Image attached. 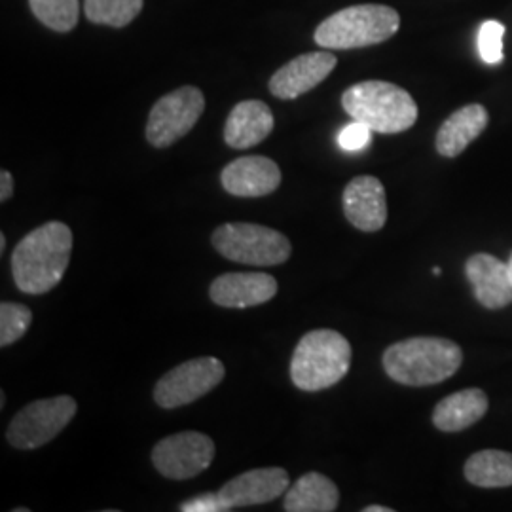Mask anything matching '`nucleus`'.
Masks as SVG:
<instances>
[{"instance_id": "1", "label": "nucleus", "mask_w": 512, "mask_h": 512, "mask_svg": "<svg viewBox=\"0 0 512 512\" xmlns=\"http://www.w3.org/2000/svg\"><path fill=\"white\" fill-rule=\"evenodd\" d=\"M73 232L63 222H46L21 239L12 253V275L21 293L46 294L69 268Z\"/></svg>"}, {"instance_id": "2", "label": "nucleus", "mask_w": 512, "mask_h": 512, "mask_svg": "<svg viewBox=\"0 0 512 512\" xmlns=\"http://www.w3.org/2000/svg\"><path fill=\"white\" fill-rule=\"evenodd\" d=\"M463 363V351L446 338L418 336L385 349V374L410 387L435 385L452 378Z\"/></svg>"}, {"instance_id": "3", "label": "nucleus", "mask_w": 512, "mask_h": 512, "mask_svg": "<svg viewBox=\"0 0 512 512\" xmlns=\"http://www.w3.org/2000/svg\"><path fill=\"white\" fill-rule=\"evenodd\" d=\"M342 107L349 116L376 133H403L418 120V105L412 95L382 80H366L348 88Z\"/></svg>"}, {"instance_id": "4", "label": "nucleus", "mask_w": 512, "mask_h": 512, "mask_svg": "<svg viewBox=\"0 0 512 512\" xmlns=\"http://www.w3.org/2000/svg\"><path fill=\"white\" fill-rule=\"evenodd\" d=\"M351 365V346L336 330H311L302 336L291 361L293 384L308 391H323L342 382Z\"/></svg>"}, {"instance_id": "5", "label": "nucleus", "mask_w": 512, "mask_h": 512, "mask_svg": "<svg viewBox=\"0 0 512 512\" xmlns=\"http://www.w3.org/2000/svg\"><path fill=\"white\" fill-rule=\"evenodd\" d=\"M399 27L401 16L391 6L357 4L325 19L313 38L327 50H353L382 44L393 37Z\"/></svg>"}, {"instance_id": "6", "label": "nucleus", "mask_w": 512, "mask_h": 512, "mask_svg": "<svg viewBox=\"0 0 512 512\" xmlns=\"http://www.w3.org/2000/svg\"><path fill=\"white\" fill-rule=\"evenodd\" d=\"M211 243L219 255L249 266H277L293 253L291 241L281 232L249 222L222 224L213 232Z\"/></svg>"}, {"instance_id": "7", "label": "nucleus", "mask_w": 512, "mask_h": 512, "mask_svg": "<svg viewBox=\"0 0 512 512\" xmlns=\"http://www.w3.org/2000/svg\"><path fill=\"white\" fill-rule=\"evenodd\" d=\"M76 408V401L69 395L27 404L10 421L6 440L18 450H37L54 440L73 421Z\"/></svg>"}, {"instance_id": "8", "label": "nucleus", "mask_w": 512, "mask_h": 512, "mask_svg": "<svg viewBox=\"0 0 512 512\" xmlns=\"http://www.w3.org/2000/svg\"><path fill=\"white\" fill-rule=\"evenodd\" d=\"M226 368L217 357H198L169 370L154 387V401L165 410L196 403L224 380Z\"/></svg>"}, {"instance_id": "9", "label": "nucleus", "mask_w": 512, "mask_h": 512, "mask_svg": "<svg viewBox=\"0 0 512 512\" xmlns=\"http://www.w3.org/2000/svg\"><path fill=\"white\" fill-rule=\"evenodd\" d=\"M203 110L205 97L194 86L167 93L148 114V143L156 148L171 147L196 126Z\"/></svg>"}, {"instance_id": "10", "label": "nucleus", "mask_w": 512, "mask_h": 512, "mask_svg": "<svg viewBox=\"0 0 512 512\" xmlns=\"http://www.w3.org/2000/svg\"><path fill=\"white\" fill-rule=\"evenodd\" d=\"M215 458V442L198 431H183L160 440L152 450L154 469L171 480L202 475Z\"/></svg>"}, {"instance_id": "11", "label": "nucleus", "mask_w": 512, "mask_h": 512, "mask_svg": "<svg viewBox=\"0 0 512 512\" xmlns=\"http://www.w3.org/2000/svg\"><path fill=\"white\" fill-rule=\"evenodd\" d=\"M289 473L281 467L253 469L232 478L219 490L220 499L228 511L238 507L262 505L277 499L289 490Z\"/></svg>"}, {"instance_id": "12", "label": "nucleus", "mask_w": 512, "mask_h": 512, "mask_svg": "<svg viewBox=\"0 0 512 512\" xmlns=\"http://www.w3.org/2000/svg\"><path fill=\"white\" fill-rule=\"evenodd\" d=\"M281 169L266 156H243L220 173L222 188L236 198H264L281 186Z\"/></svg>"}, {"instance_id": "13", "label": "nucleus", "mask_w": 512, "mask_h": 512, "mask_svg": "<svg viewBox=\"0 0 512 512\" xmlns=\"http://www.w3.org/2000/svg\"><path fill=\"white\" fill-rule=\"evenodd\" d=\"M336 63V55L330 52L298 55L272 76L270 92L277 99H296L327 80Z\"/></svg>"}, {"instance_id": "14", "label": "nucleus", "mask_w": 512, "mask_h": 512, "mask_svg": "<svg viewBox=\"0 0 512 512\" xmlns=\"http://www.w3.org/2000/svg\"><path fill=\"white\" fill-rule=\"evenodd\" d=\"M277 294V281L274 275L260 272H234L219 275L211 287L209 296L220 308L245 310L270 302Z\"/></svg>"}, {"instance_id": "15", "label": "nucleus", "mask_w": 512, "mask_h": 512, "mask_svg": "<svg viewBox=\"0 0 512 512\" xmlns=\"http://www.w3.org/2000/svg\"><path fill=\"white\" fill-rule=\"evenodd\" d=\"M342 205L346 219L361 232H378L387 220V200L380 179L361 175L346 186Z\"/></svg>"}, {"instance_id": "16", "label": "nucleus", "mask_w": 512, "mask_h": 512, "mask_svg": "<svg viewBox=\"0 0 512 512\" xmlns=\"http://www.w3.org/2000/svg\"><path fill=\"white\" fill-rule=\"evenodd\" d=\"M465 274L473 285L476 300L484 308L501 310L511 304L512 275L507 262L488 253H478L467 260Z\"/></svg>"}, {"instance_id": "17", "label": "nucleus", "mask_w": 512, "mask_h": 512, "mask_svg": "<svg viewBox=\"0 0 512 512\" xmlns=\"http://www.w3.org/2000/svg\"><path fill=\"white\" fill-rule=\"evenodd\" d=\"M274 131V114L262 101H241L238 103L224 126V141L236 150L260 145Z\"/></svg>"}, {"instance_id": "18", "label": "nucleus", "mask_w": 512, "mask_h": 512, "mask_svg": "<svg viewBox=\"0 0 512 512\" xmlns=\"http://www.w3.org/2000/svg\"><path fill=\"white\" fill-rule=\"evenodd\" d=\"M488 395L478 389H463L442 399L433 412V423L444 433H458L476 421L482 420L488 412Z\"/></svg>"}, {"instance_id": "19", "label": "nucleus", "mask_w": 512, "mask_h": 512, "mask_svg": "<svg viewBox=\"0 0 512 512\" xmlns=\"http://www.w3.org/2000/svg\"><path fill=\"white\" fill-rule=\"evenodd\" d=\"M490 122L482 105H467L456 110L437 133V150L444 158H456L469 147Z\"/></svg>"}, {"instance_id": "20", "label": "nucleus", "mask_w": 512, "mask_h": 512, "mask_svg": "<svg viewBox=\"0 0 512 512\" xmlns=\"http://www.w3.org/2000/svg\"><path fill=\"white\" fill-rule=\"evenodd\" d=\"M340 503L338 486L321 473L300 476L285 494L287 512H332Z\"/></svg>"}, {"instance_id": "21", "label": "nucleus", "mask_w": 512, "mask_h": 512, "mask_svg": "<svg viewBox=\"0 0 512 512\" xmlns=\"http://www.w3.org/2000/svg\"><path fill=\"white\" fill-rule=\"evenodd\" d=\"M465 478L478 488L512 486V454L503 450L476 452L465 463Z\"/></svg>"}, {"instance_id": "22", "label": "nucleus", "mask_w": 512, "mask_h": 512, "mask_svg": "<svg viewBox=\"0 0 512 512\" xmlns=\"http://www.w3.org/2000/svg\"><path fill=\"white\" fill-rule=\"evenodd\" d=\"M143 4L145 0H86L84 12L92 23L122 29L141 14Z\"/></svg>"}, {"instance_id": "23", "label": "nucleus", "mask_w": 512, "mask_h": 512, "mask_svg": "<svg viewBox=\"0 0 512 512\" xmlns=\"http://www.w3.org/2000/svg\"><path fill=\"white\" fill-rule=\"evenodd\" d=\"M35 18L57 33L73 31L80 18V0H29Z\"/></svg>"}, {"instance_id": "24", "label": "nucleus", "mask_w": 512, "mask_h": 512, "mask_svg": "<svg viewBox=\"0 0 512 512\" xmlns=\"http://www.w3.org/2000/svg\"><path fill=\"white\" fill-rule=\"evenodd\" d=\"M33 323V311L23 304L2 302L0 304V346L8 348L29 330Z\"/></svg>"}, {"instance_id": "25", "label": "nucleus", "mask_w": 512, "mask_h": 512, "mask_svg": "<svg viewBox=\"0 0 512 512\" xmlns=\"http://www.w3.org/2000/svg\"><path fill=\"white\" fill-rule=\"evenodd\" d=\"M505 25L488 19L480 25L478 31V54L482 57L484 63L488 65H499L505 59Z\"/></svg>"}, {"instance_id": "26", "label": "nucleus", "mask_w": 512, "mask_h": 512, "mask_svg": "<svg viewBox=\"0 0 512 512\" xmlns=\"http://www.w3.org/2000/svg\"><path fill=\"white\" fill-rule=\"evenodd\" d=\"M370 139H372V129L353 120L349 126L340 131L338 145L346 152H361L370 145Z\"/></svg>"}, {"instance_id": "27", "label": "nucleus", "mask_w": 512, "mask_h": 512, "mask_svg": "<svg viewBox=\"0 0 512 512\" xmlns=\"http://www.w3.org/2000/svg\"><path fill=\"white\" fill-rule=\"evenodd\" d=\"M183 512H226V505L222 503L219 492H211V494H200L188 501H184L179 507Z\"/></svg>"}, {"instance_id": "28", "label": "nucleus", "mask_w": 512, "mask_h": 512, "mask_svg": "<svg viewBox=\"0 0 512 512\" xmlns=\"http://www.w3.org/2000/svg\"><path fill=\"white\" fill-rule=\"evenodd\" d=\"M14 196V177L10 171H0V202H8Z\"/></svg>"}, {"instance_id": "29", "label": "nucleus", "mask_w": 512, "mask_h": 512, "mask_svg": "<svg viewBox=\"0 0 512 512\" xmlns=\"http://www.w3.org/2000/svg\"><path fill=\"white\" fill-rule=\"evenodd\" d=\"M363 512H393V509H389V507H380V505H370V507H365Z\"/></svg>"}, {"instance_id": "30", "label": "nucleus", "mask_w": 512, "mask_h": 512, "mask_svg": "<svg viewBox=\"0 0 512 512\" xmlns=\"http://www.w3.org/2000/svg\"><path fill=\"white\" fill-rule=\"evenodd\" d=\"M4 249H6V236L0 234V253H4Z\"/></svg>"}, {"instance_id": "31", "label": "nucleus", "mask_w": 512, "mask_h": 512, "mask_svg": "<svg viewBox=\"0 0 512 512\" xmlns=\"http://www.w3.org/2000/svg\"><path fill=\"white\" fill-rule=\"evenodd\" d=\"M14 512H29V509H25V507H19V509H14Z\"/></svg>"}, {"instance_id": "32", "label": "nucleus", "mask_w": 512, "mask_h": 512, "mask_svg": "<svg viewBox=\"0 0 512 512\" xmlns=\"http://www.w3.org/2000/svg\"><path fill=\"white\" fill-rule=\"evenodd\" d=\"M507 264H509V272H511L512 275V255L511 258H509V262H507Z\"/></svg>"}]
</instances>
